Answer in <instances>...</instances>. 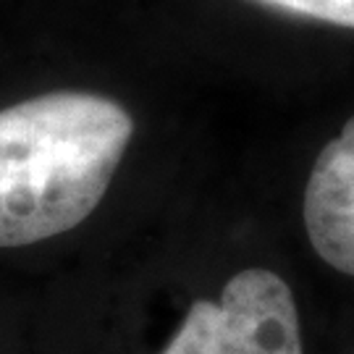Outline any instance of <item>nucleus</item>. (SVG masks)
I'll return each instance as SVG.
<instances>
[{"label": "nucleus", "instance_id": "f257e3e1", "mask_svg": "<svg viewBox=\"0 0 354 354\" xmlns=\"http://www.w3.org/2000/svg\"><path fill=\"white\" fill-rule=\"evenodd\" d=\"M134 134L121 102L48 92L0 111V247L79 226L113 181Z\"/></svg>", "mask_w": 354, "mask_h": 354}, {"label": "nucleus", "instance_id": "f03ea898", "mask_svg": "<svg viewBox=\"0 0 354 354\" xmlns=\"http://www.w3.org/2000/svg\"><path fill=\"white\" fill-rule=\"evenodd\" d=\"M160 354H304L289 283L268 268H247L218 299H197Z\"/></svg>", "mask_w": 354, "mask_h": 354}, {"label": "nucleus", "instance_id": "7ed1b4c3", "mask_svg": "<svg viewBox=\"0 0 354 354\" xmlns=\"http://www.w3.org/2000/svg\"><path fill=\"white\" fill-rule=\"evenodd\" d=\"M304 228L315 252L354 276V115L330 140L304 187Z\"/></svg>", "mask_w": 354, "mask_h": 354}, {"label": "nucleus", "instance_id": "20e7f679", "mask_svg": "<svg viewBox=\"0 0 354 354\" xmlns=\"http://www.w3.org/2000/svg\"><path fill=\"white\" fill-rule=\"evenodd\" d=\"M276 11L315 19L323 24L354 29V0H257Z\"/></svg>", "mask_w": 354, "mask_h": 354}]
</instances>
